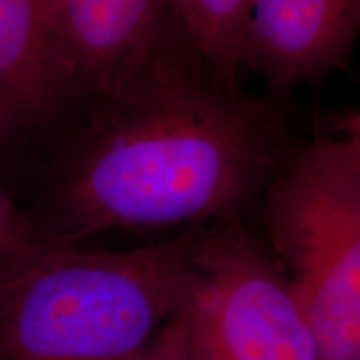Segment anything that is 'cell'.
Instances as JSON below:
<instances>
[{"label": "cell", "instance_id": "obj_6", "mask_svg": "<svg viewBox=\"0 0 360 360\" xmlns=\"http://www.w3.org/2000/svg\"><path fill=\"white\" fill-rule=\"evenodd\" d=\"M84 97L45 0H0V150Z\"/></svg>", "mask_w": 360, "mask_h": 360}, {"label": "cell", "instance_id": "obj_10", "mask_svg": "<svg viewBox=\"0 0 360 360\" xmlns=\"http://www.w3.org/2000/svg\"><path fill=\"white\" fill-rule=\"evenodd\" d=\"M135 360H205L193 340L182 304Z\"/></svg>", "mask_w": 360, "mask_h": 360}, {"label": "cell", "instance_id": "obj_5", "mask_svg": "<svg viewBox=\"0 0 360 360\" xmlns=\"http://www.w3.org/2000/svg\"><path fill=\"white\" fill-rule=\"evenodd\" d=\"M359 25L360 0H249L240 70L287 97L347 64Z\"/></svg>", "mask_w": 360, "mask_h": 360}, {"label": "cell", "instance_id": "obj_4", "mask_svg": "<svg viewBox=\"0 0 360 360\" xmlns=\"http://www.w3.org/2000/svg\"><path fill=\"white\" fill-rule=\"evenodd\" d=\"M182 310L205 360H319L299 300L238 219L205 227Z\"/></svg>", "mask_w": 360, "mask_h": 360}, {"label": "cell", "instance_id": "obj_1", "mask_svg": "<svg viewBox=\"0 0 360 360\" xmlns=\"http://www.w3.org/2000/svg\"><path fill=\"white\" fill-rule=\"evenodd\" d=\"M287 117L202 60L180 22L90 101L44 229L67 245L107 231L237 220L290 150Z\"/></svg>", "mask_w": 360, "mask_h": 360}, {"label": "cell", "instance_id": "obj_8", "mask_svg": "<svg viewBox=\"0 0 360 360\" xmlns=\"http://www.w3.org/2000/svg\"><path fill=\"white\" fill-rule=\"evenodd\" d=\"M184 34L220 79L238 82L249 0H174Z\"/></svg>", "mask_w": 360, "mask_h": 360}, {"label": "cell", "instance_id": "obj_9", "mask_svg": "<svg viewBox=\"0 0 360 360\" xmlns=\"http://www.w3.org/2000/svg\"><path fill=\"white\" fill-rule=\"evenodd\" d=\"M60 245L67 244L56 240L20 212L0 186V285L22 276Z\"/></svg>", "mask_w": 360, "mask_h": 360}, {"label": "cell", "instance_id": "obj_2", "mask_svg": "<svg viewBox=\"0 0 360 360\" xmlns=\"http://www.w3.org/2000/svg\"><path fill=\"white\" fill-rule=\"evenodd\" d=\"M207 225L129 250L57 247L0 285V360H135L187 297Z\"/></svg>", "mask_w": 360, "mask_h": 360}, {"label": "cell", "instance_id": "obj_7", "mask_svg": "<svg viewBox=\"0 0 360 360\" xmlns=\"http://www.w3.org/2000/svg\"><path fill=\"white\" fill-rule=\"evenodd\" d=\"M84 98L105 96L179 22L174 0H45Z\"/></svg>", "mask_w": 360, "mask_h": 360}, {"label": "cell", "instance_id": "obj_3", "mask_svg": "<svg viewBox=\"0 0 360 360\" xmlns=\"http://www.w3.org/2000/svg\"><path fill=\"white\" fill-rule=\"evenodd\" d=\"M270 257L299 300L319 360H360V117L290 147L265 186Z\"/></svg>", "mask_w": 360, "mask_h": 360}]
</instances>
